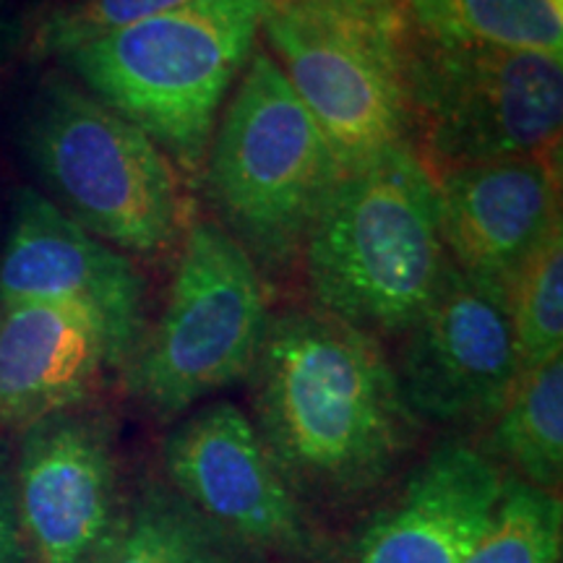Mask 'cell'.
<instances>
[{"label":"cell","mask_w":563,"mask_h":563,"mask_svg":"<svg viewBox=\"0 0 563 563\" xmlns=\"http://www.w3.org/2000/svg\"><path fill=\"white\" fill-rule=\"evenodd\" d=\"M249 378L253 426L300 501L378 488L418 435L382 340L319 308L272 316Z\"/></svg>","instance_id":"1"},{"label":"cell","mask_w":563,"mask_h":563,"mask_svg":"<svg viewBox=\"0 0 563 563\" xmlns=\"http://www.w3.org/2000/svg\"><path fill=\"white\" fill-rule=\"evenodd\" d=\"M269 0H191L58 58L70 79L203 173L220 112L262 37Z\"/></svg>","instance_id":"2"},{"label":"cell","mask_w":563,"mask_h":563,"mask_svg":"<svg viewBox=\"0 0 563 563\" xmlns=\"http://www.w3.org/2000/svg\"><path fill=\"white\" fill-rule=\"evenodd\" d=\"M302 258L321 313L378 340L410 329L449 264L435 178L412 146L344 173Z\"/></svg>","instance_id":"3"},{"label":"cell","mask_w":563,"mask_h":563,"mask_svg":"<svg viewBox=\"0 0 563 563\" xmlns=\"http://www.w3.org/2000/svg\"><path fill=\"white\" fill-rule=\"evenodd\" d=\"M344 167L264 47L230 91L203 180L220 228L269 272L302 256Z\"/></svg>","instance_id":"4"},{"label":"cell","mask_w":563,"mask_h":563,"mask_svg":"<svg viewBox=\"0 0 563 563\" xmlns=\"http://www.w3.org/2000/svg\"><path fill=\"white\" fill-rule=\"evenodd\" d=\"M262 37L344 173L410 146L415 26L402 0H269Z\"/></svg>","instance_id":"5"},{"label":"cell","mask_w":563,"mask_h":563,"mask_svg":"<svg viewBox=\"0 0 563 563\" xmlns=\"http://www.w3.org/2000/svg\"><path fill=\"white\" fill-rule=\"evenodd\" d=\"M21 144L47 199L125 256L178 245L186 203L178 173L136 125L66 74L34 91Z\"/></svg>","instance_id":"6"},{"label":"cell","mask_w":563,"mask_h":563,"mask_svg":"<svg viewBox=\"0 0 563 563\" xmlns=\"http://www.w3.org/2000/svg\"><path fill=\"white\" fill-rule=\"evenodd\" d=\"M272 316L249 253L220 224L194 222L180 238L165 308L123 365L131 397L154 418H183L251 376Z\"/></svg>","instance_id":"7"},{"label":"cell","mask_w":563,"mask_h":563,"mask_svg":"<svg viewBox=\"0 0 563 563\" xmlns=\"http://www.w3.org/2000/svg\"><path fill=\"white\" fill-rule=\"evenodd\" d=\"M412 131L443 170L553 154L563 125V55L428 40L415 30Z\"/></svg>","instance_id":"8"},{"label":"cell","mask_w":563,"mask_h":563,"mask_svg":"<svg viewBox=\"0 0 563 563\" xmlns=\"http://www.w3.org/2000/svg\"><path fill=\"white\" fill-rule=\"evenodd\" d=\"M402 336L394 371L415 418L446 428L496 420L519 376L504 282L449 262Z\"/></svg>","instance_id":"9"},{"label":"cell","mask_w":563,"mask_h":563,"mask_svg":"<svg viewBox=\"0 0 563 563\" xmlns=\"http://www.w3.org/2000/svg\"><path fill=\"white\" fill-rule=\"evenodd\" d=\"M13 496L37 563H97L123 522L115 426L87 405L21 431Z\"/></svg>","instance_id":"10"},{"label":"cell","mask_w":563,"mask_h":563,"mask_svg":"<svg viewBox=\"0 0 563 563\" xmlns=\"http://www.w3.org/2000/svg\"><path fill=\"white\" fill-rule=\"evenodd\" d=\"M162 460L170 488L245 551L306 555L313 548L298 493L238 405L211 402L183 415Z\"/></svg>","instance_id":"11"},{"label":"cell","mask_w":563,"mask_h":563,"mask_svg":"<svg viewBox=\"0 0 563 563\" xmlns=\"http://www.w3.org/2000/svg\"><path fill=\"white\" fill-rule=\"evenodd\" d=\"M0 302L81 308L131 357L144 332L146 285L125 253L63 214L37 188H21L0 253Z\"/></svg>","instance_id":"12"},{"label":"cell","mask_w":563,"mask_h":563,"mask_svg":"<svg viewBox=\"0 0 563 563\" xmlns=\"http://www.w3.org/2000/svg\"><path fill=\"white\" fill-rule=\"evenodd\" d=\"M504 483L483 449L439 443L373 514L347 563H464L488 530Z\"/></svg>","instance_id":"13"},{"label":"cell","mask_w":563,"mask_h":563,"mask_svg":"<svg viewBox=\"0 0 563 563\" xmlns=\"http://www.w3.org/2000/svg\"><path fill=\"white\" fill-rule=\"evenodd\" d=\"M441 238L449 262L504 282L540 238L561 222L559 157H506L443 170Z\"/></svg>","instance_id":"14"},{"label":"cell","mask_w":563,"mask_h":563,"mask_svg":"<svg viewBox=\"0 0 563 563\" xmlns=\"http://www.w3.org/2000/svg\"><path fill=\"white\" fill-rule=\"evenodd\" d=\"M125 361L108 327L81 308L0 302V431L87 405Z\"/></svg>","instance_id":"15"},{"label":"cell","mask_w":563,"mask_h":563,"mask_svg":"<svg viewBox=\"0 0 563 563\" xmlns=\"http://www.w3.org/2000/svg\"><path fill=\"white\" fill-rule=\"evenodd\" d=\"M490 426L493 454L509 464L514 477L559 496L563 481V355L519 371Z\"/></svg>","instance_id":"16"},{"label":"cell","mask_w":563,"mask_h":563,"mask_svg":"<svg viewBox=\"0 0 563 563\" xmlns=\"http://www.w3.org/2000/svg\"><path fill=\"white\" fill-rule=\"evenodd\" d=\"M97 563H256L207 522L170 485H150L131 506Z\"/></svg>","instance_id":"17"},{"label":"cell","mask_w":563,"mask_h":563,"mask_svg":"<svg viewBox=\"0 0 563 563\" xmlns=\"http://www.w3.org/2000/svg\"><path fill=\"white\" fill-rule=\"evenodd\" d=\"M422 37L498 51L563 53V0H402Z\"/></svg>","instance_id":"18"},{"label":"cell","mask_w":563,"mask_h":563,"mask_svg":"<svg viewBox=\"0 0 563 563\" xmlns=\"http://www.w3.org/2000/svg\"><path fill=\"white\" fill-rule=\"evenodd\" d=\"M519 371L563 355V224L555 222L540 243L504 279Z\"/></svg>","instance_id":"19"},{"label":"cell","mask_w":563,"mask_h":563,"mask_svg":"<svg viewBox=\"0 0 563 563\" xmlns=\"http://www.w3.org/2000/svg\"><path fill=\"white\" fill-rule=\"evenodd\" d=\"M561 498L506 477L496 514L464 563H559Z\"/></svg>","instance_id":"20"},{"label":"cell","mask_w":563,"mask_h":563,"mask_svg":"<svg viewBox=\"0 0 563 563\" xmlns=\"http://www.w3.org/2000/svg\"><path fill=\"white\" fill-rule=\"evenodd\" d=\"M191 0H68L37 21L30 51L34 58H63L76 47L139 24Z\"/></svg>","instance_id":"21"},{"label":"cell","mask_w":563,"mask_h":563,"mask_svg":"<svg viewBox=\"0 0 563 563\" xmlns=\"http://www.w3.org/2000/svg\"><path fill=\"white\" fill-rule=\"evenodd\" d=\"M0 563H30L16 514V496H13V464L3 443H0Z\"/></svg>","instance_id":"22"},{"label":"cell","mask_w":563,"mask_h":563,"mask_svg":"<svg viewBox=\"0 0 563 563\" xmlns=\"http://www.w3.org/2000/svg\"><path fill=\"white\" fill-rule=\"evenodd\" d=\"M19 40H21L19 24L9 16V13L0 11V66H3V63L9 60V55L13 51H16Z\"/></svg>","instance_id":"23"}]
</instances>
